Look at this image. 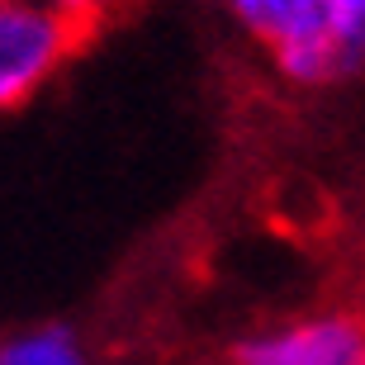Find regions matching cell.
Returning a JSON list of instances; mask_svg holds the SVG:
<instances>
[{"label":"cell","instance_id":"2","mask_svg":"<svg viewBox=\"0 0 365 365\" xmlns=\"http://www.w3.org/2000/svg\"><path fill=\"white\" fill-rule=\"evenodd\" d=\"M91 29L48 5L0 0V114H14L29 100H38L91 48Z\"/></svg>","mask_w":365,"mask_h":365},{"label":"cell","instance_id":"1","mask_svg":"<svg viewBox=\"0 0 365 365\" xmlns=\"http://www.w3.org/2000/svg\"><path fill=\"white\" fill-rule=\"evenodd\" d=\"M228 14L271 53L284 81L332 86L365 67V43L337 24L327 0H223Z\"/></svg>","mask_w":365,"mask_h":365},{"label":"cell","instance_id":"3","mask_svg":"<svg viewBox=\"0 0 365 365\" xmlns=\"http://www.w3.org/2000/svg\"><path fill=\"white\" fill-rule=\"evenodd\" d=\"M228 365H365V318L323 309L261 327L228 351Z\"/></svg>","mask_w":365,"mask_h":365},{"label":"cell","instance_id":"4","mask_svg":"<svg viewBox=\"0 0 365 365\" xmlns=\"http://www.w3.org/2000/svg\"><path fill=\"white\" fill-rule=\"evenodd\" d=\"M0 365H86V351L71 327L43 323L0 341Z\"/></svg>","mask_w":365,"mask_h":365},{"label":"cell","instance_id":"5","mask_svg":"<svg viewBox=\"0 0 365 365\" xmlns=\"http://www.w3.org/2000/svg\"><path fill=\"white\" fill-rule=\"evenodd\" d=\"M34 5H48V10L67 14V19H76L81 29H91V34H100L114 14L128 10V0H34Z\"/></svg>","mask_w":365,"mask_h":365}]
</instances>
